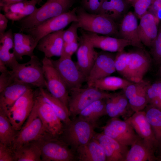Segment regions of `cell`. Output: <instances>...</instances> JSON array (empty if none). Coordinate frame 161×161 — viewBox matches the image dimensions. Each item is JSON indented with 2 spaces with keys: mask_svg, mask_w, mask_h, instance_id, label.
<instances>
[{
  "mask_svg": "<svg viewBox=\"0 0 161 161\" xmlns=\"http://www.w3.org/2000/svg\"><path fill=\"white\" fill-rule=\"evenodd\" d=\"M74 0H47L31 15L19 21L20 31L35 28L53 18L69 11Z\"/></svg>",
  "mask_w": 161,
  "mask_h": 161,
  "instance_id": "6da1fadb",
  "label": "cell"
},
{
  "mask_svg": "<svg viewBox=\"0 0 161 161\" xmlns=\"http://www.w3.org/2000/svg\"><path fill=\"white\" fill-rule=\"evenodd\" d=\"M76 14L79 28L83 30L117 38L119 24L102 15L92 13L84 9L77 8Z\"/></svg>",
  "mask_w": 161,
  "mask_h": 161,
  "instance_id": "7a4b0ae2",
  "label": "cell"
},
{
  "mask_svg": "<svg viewBox=\"0 0 161 161\" xmlns=\"http://www.w3.org/2000/svg\"><path fill=\"white\" fill-rule=\"evenodd\" d=\"M97 126L76 117L65 125L63 133L60 137L75 152L78 148L86 144L93 138Z\"/></svg>",
  "mask_w": 161,
  "mask_h": 161,
  "instance_id": "3957f363",
  "label": "cell"
},
{
  "mask_svg": "<svg viewBox=\"0 0 161 161\" xmlns=\"http://www.w3.org/2000/svg\"><path fill=\"white\" fill-rule=\"evenodd\" d=\"M69 93L68 109L71 119L77 117L82 110L94 102L105 100L112 94L95 87L88 86L85 88L72 89Z\"/></svg>",
  "mask_w": 161,
  "mask_h": 161,
  "instance_id": "277c9868",
  "label": "cell"
},
{
  "mask_svg": "<svg viewBox=\"0 0 161 161\" xmlns=\"http://www.w3.org/2000/svg\"><path fill=\"white\" fill-rule=\"evenodd\" d=\"M40 148L42 161H74L75 152L60 137L44 136L36 141Z\"/></svg>",
  "mask_w": 161,
  "mask_h": 161,
  "instance_id": "5b68a950",
  "label": "cell"
},
{
  "mask_svg": "<svg viewBox=\"0 0 161 161\" xmlns=\"http://www.w3.org/2000/svg\"><path fill=\"white\" fill-rule=\"evenodd\" d=\"M11 71L16 80L38 88H47L42 62L35 55L26 63H18Z\"/></svg>",
  "mask_w": 161,
  "mask_h": 161,
  "instance_id": "8992f818",
  "label": "cell"
},
{
  "mask_svg": "<svg viewBox=\"0 0 161 161\" xmlns=\"http://www.w3.org/2000/svg\"><path fill=\"white\" fill-rule=\"evenodd\" d=\"M35 105L42 121L45 136L60 137L63 133L65 125L39 93L38 89L35 91Z\"/></svg>",
  "mask_w": 161,
  "mask_h": 161,
  "instance_id": "52a82bcc",
  "label": "cell"
},
{
  "mask_svg": "<svg viewBox=\"0 0 161 161\" xmlns=\"http://www.w3.org/2000/svg\"><path fill=\"white\" fill-rule=\"evenodd\" d=\"M44 136L43 123L34 103L30 115L18 131L12 148L14 150L24 144L38 140Z\"/></svg>",
  "mask_w": 161,
  "mask_h": 161,
  "instance_id": "ba28073f",
  "label": "cell"
},
{
  "mask_svg": "<svg viewBox=\"0 0 161 161\" xmlns=\"http://www.w3.org/2000/svg\"><path fill=\"white\" fill-rule=\"evenodd\" d=\"M47 89L68 109L69 91L54 66L51 59L44 56L41 61Z\"/></svg>",
  "mask_w": 161,
  "mask_h": 161,
  "instance_id": "9c48e42d",
  "label": "cell"
},
{
  "mask_svg": "<svg viewBox=\"0 0 161 161\" xmlns=\"http://www.w3.org/2000/svg\"><path fill=\"white\" fill-rule=\"evenodd\" d=\"M51 60L69 92L81 87L86 81V77L72 61L71 57L61 56L58 60Z\"/></svg>",
  "mask_w": 161,
  "mask_h": 161,
  "instance_id": "30bf717a",
  "label": "cell"
},
{
  "mask_svg": "<svg viewBox=\"0 0 161 161\" xmlns=\"http://www.w3.org/2000/svg\"><path fill=\"white\" fill-rule=\"evenodd\" d=\"M77 9V7L75 8L68 12L50 19L35 28L24 29L21 32L31 35L38 42L44 36L63 30L70 23L78 21Z\"/></svg>",
  "mask_w": 161,
  "mask_h": 161,
  "instance_id": "8fae6325",
  "label": "cell"
},
{
  "mask_svg": "<svg viewBox=\"0 0 161 161\" xmlns=\"http://www.w3.org/2000/svg\"><path fill=\"white\" fill-rule=\"evenodd\" d=\"M35 91L27 90L15 102L6 113L13 128L20 130L31 113L35 102Z\"/></svg>",
  "mask_w": 161,
  "mask_h": 161,
  "instance_id": "7c38bea8",
  "label": "cell"
},
{
  "mask_svg": "<svg viewBox=\"0 0 161 161\" xmlns=\"http://www.w3.org/2000/svg\"><path fill=\"white\" fill-rule=\"evenodd\" d=\"M128 80L137 82L143 80L150 67L151 59L143 48L127 53L126 58Z\"/></svg>",
  "mask_w": 161,
  "mask_h": 161,
  "instance_id": "4fadbf2b",
  "label": "cell"
},
{
  "mask_svg": "<svg viewBox=\"0 0 161 161\" xmlns=\"http://www.w3.org/2000/svg\"><path fill=\"white\" fill-rule=\"evenodd\" d=\"M102 129L103 133L125 146L131 145L139 139L133 128L126 120L112 118Z\"/></svg>",
  "mask_w": 161,
  "mask_h": 161,
  "instance_id": "5bb4252c",
  "label": "cell"
},
{
  "mask_svg": "<svg viewBox=\"0 0 161 161\" xmlns=\"http://www.w3.org/2000/svg\"><path fill=\"white\" fill-rule=\"evenodd\" d=\"M116 55L107 51L98 52L95 61L86 78L87 86H91L95 81L110 76L116 71Z\"/></svg>",
  "mask_w": 161,
  "mask_h": 161,
  "instance_id": "9a60e30c",
  "label": "cell"
},
{
  "mask_svg": "<svg viewBox=\"0 0 161 161\" xmlns=\"http://www.w3.org/2000/svg\"><path fill=\"white\" fill-rule=\"evenodd\" d=\"M80 31L89 39L95 48L101 49L103 51L117 52L124 51L127 46H131L130 41L124 39L106 35L100 36L80 28Z\"/></svg>",
  "mask_w": 161,
  "mask_h": 161,
  "instance_id": "2e32d148",
  "label": "cell"
},
{
  "mask_svg": "<svg viewBox=\"0 0 161 161\" xmlns=\"http://www.w3.org/2000/svg\"><path fill=\"white\" fill-rule=\"evenodd\" d=\"M79 37L80 45L76 52V65L86 77L92 69L98 52L89 39L82 33Z\"/></svg>",
  "mask_w": 161,
  "mask_h": 161,
  "instance_id": "e0dca14e",
  "label": "cell"
},
{
  "mask_svg": "<svg viewBox=\"0 0 161 161\" xmlns=\"http://www.w3.org/2000/svg\"><path fill=\"white\" fill-rule=\"evenodd\" d=\"M135 132L143 139L144 143L153 150L158 143L151 127L148 121L145 112L142 111L135 112L126 120Z\"/></svg>",
  "mask_w": 161,
  "mask_h": 161,
  "instance_id": "ac0fdd59",
  "label": "cell"
},
{
  "mask_svg": "<svg viewBox=\"0 0 161 161\" xmlns=\"http://www.w3.org/2000/svg\"><path fill=\"white\" fill-rule=\"evenodd\" d=\"M137 18L134 13L128 12L119 24L117 38L124 39L130 42L131 46L143 48L138 33Z\"/></svg>",
  "mask_w": 161,
  "mask_h": 161,
  "instance_id": "d6986e66",
  "label": "cell"
},
{
  "mask_svg": "<svg viewBox=\"0 0 161 161\" xmlns=\"http://www.w3.org/2000/svg\"><path fill=\"white\" fill-rule=\"evenodd\" d=\"M102 147L107 161H125L128 151L123 145L103 133H96L94 137Z\"/></svg>",
  "mask_w": 161,
  "mask_h": 161,
  "instance_id": "ffe728a7",
  "label": "cell"
},
{
  "mask_svg": "<svg viewBox=\"0 0 161 161\" xmlns=\"http://www.w3.org/2000/svg\"><path fill=\"white\" fill-rule=\"evenodd\" d=\"M41 0H28L0 5L1 9L13 22L19 21L32 13L37 8L36 4Z\"/></svg>",
  "mask_w": 161,
  "mask_h": 161,
  "instance_id": "44dd1931",
  "label": "cell"
},
{
  "mask_svg": "<svg viewBox=\"0 0 161 161\" xmlns=\"http://www.w3.org/2000/svg\"><path fill=\"white\" fill-rule=\"evenodd\" d=\"M64 31L62 30L44 36L39 40L36 48L47 58L60 56L64 44Z\"/></svg>",
  "mask_w": 161,
  "mask_h": 161,
  "instance_id": "7402d4cb",
  "label": "cell"
},
{
  "mask_svg": "<svg viewBox=\"0 0 161 161\" xmlns=\"http://www.w3.org/2000/svg\"><path fill=\"white\" fill-rule=\"evenodd\" d=\"M32 86L16 80L0 92V109L6 113L18 99Z\"/></svg>",
  "mask_w": 161,
  "mask_h": 161,
  "instance_id": "603a6c76",
  "label": "cell"
},
{
  "mask_svg": "<svg viewBox=\"0 0 161 161\" xmlns=\"http://www.w3.org/2000/svg\"><path fill=\"white\" fill-rule=\"evenodd\" d=\"M138 26V33L143 44L151 47L158 33L159 20L148 11L140 18Z\"/></svg>",
  "mask_w": 161,
  "mask_h": 161,
  "instance_id": "cb8c5ba5",
  "label": "cell"
},
{
  "mask_svg": "<svg viewBox=\"0 0 161 161\" xmlns=\"http://www.w3.org/2000/svg\"><path fill=\"white\" fill-rule=\"evenodd\" d=\"M13 33L10 29L0 35V61L11 70L18 63L15 55Z\"/></svg>",
  "mask_w": 161,
  "mask_h": 161,
  "instance_id": "d4e9b609",
  "label": "cell"
},
{
  "mask_svg": "<svg viewBox=\"0 0 161 161\" xmlns=\"http://www.w3.org/2000/svg\"><path fill=\"white\" fill-rule=\"evenodd\" d=\"M129 3L126 0H104L97 14L106 16L119 24L128 12Z\"/></svg>",
  "mask_w": 161,
  "mask_h": 161,
  "instance_id": "484cf974",
  "label": "cell"
},
{
  "mask_svg": "<svg viewBox=\"0 0 161 161\" xmlns=\"http://www.w3.org/2000/svg\"><path fill=\"white\" fill-rule=\"evenodd\" d=\"M13 34L14 53L17 61L22 60L24 56L30 57L34 55L33 51L38 42L32 36L22 32L14 33Z\"/></svg>",
  "mask_w": 161,
  "mask_h": 161,
  "instance_id": "4316f807",
  "label": "cell"
},
{
  "mask_svg": "<svg viewBox=\"0 0 161 161\" xmlns=\"http://www.w3.org/2000/svg\"><path fill=\"white\" fill-rule=\"evenodd\" d=\"M77 160L79 161H106L103 150L98 141L94 137L86 144L75 151Z\"/></svg>",
  "mask_w": 161,
  "mask_h": 161,
  "instance_id": "83f0119b",
  "label": "cell"
},
{
  "mask_svg": "<svg viewBox=\"0 0 161 161\" xmlns=\"http://www.w3.org/2000/svg\"><path fill=\"white\" fill-rule=\"evenodd\" d=\"M105 100L106 114L112 118H117L123 114L129 104L124 93L112 94Z\"/></svg>",
  "mask_w": 161,
  "mask_h": 161,
  "instance_id": "f1b7e54d",
  "label": "cell"
},
{
  "mask_svg": "<svg viewBox=\"0 0 161 161\" xmlns=\"http://www.w3.org/2000/svg\"><path fill=\"white\" fill-rule=\"evenodd\" d=\"M107 114L105 99L96 100L88 106L79 114L78 117L97 126L100 118Z\"/></svg>",
  "mask_w": 161,
  "mask_h": 161,
  "instance_id": "f546056e",
  "label": "cell"
},
{
  "mask_svg": "<svg viewBox=\"0 0 161 161\" xmlns=\"http://www.w3.org/2000/svg\"><path fill=\"white\" fill-rule=\"evenodd\" d=\"M15 161H41V151L36 141L24 144L13 150Z\"/></svg>",
  "mask_w": 161,
  "mask_h": 161,
  "instance_id": "4dcf8cb0",
  "label": "cell"
},
{
  "mask_svg": "<svg viewBox=\"0 0 161 161\" xmlns=\"http://www.w3.org/2000/svg\"><path fill=\"white\" fill-rule=\"evenodd\" d=\"M39 93L51 106L65 125L71 121L68 108L59 99L52 95L45 88H38Z\"/></svg>",
  "mask_w": 161,
  "mask_h": 161,
  "instance_id": "1f68e13d",
  "label": "cell"
},
{
  "mask_svg": "<svg viewBox=\"0 0 161 161\" xmlns=\"http://www.w3.org/2000/svg\"><path fill=\"white\" fill-rule=\"evenodd\" d=\"M152 150L143 141L141 142L138 139L131 145L125 161H152L154 160Z\"/></svg>",
  "mask_w": 161,
  "mask_h": 161,
  "instance_id": "d6a6232c",
  "label": "cell"
},
{
  "mask_svg": "<svg viewBox=\"0 0 161 161\" xmlns=\"http://www.w3.org/2000/svg\"><path fill=\"white\" fill-rule=\"evenodd\" d=\"M132 82L125 78L110 75L95 81L91 86L103 91H114L123 89Z\"/></svg>",
  "mask_w": 161,
  "mask_h": 161,
  "instance_id": "836d02e7",
  "label": "cell"
},
{
  "mask_svg": "<svg viewBox=\"0 0 161 161\" xmlns=\"http://www.w3.org/2000/svg\"><path fill=\"white\" fill-rule=\"evenodd\" d=\"M18 131L13 128L6 113L0 109V143L12 147Z\"/></svg>",
  "mask_w": 161,
  "mask_h": 161,
  "instance_id": "e575fe53",
  "label": "cell"
},
{
  "mask_svg": "<svg viewBox=\"0 0 161 161\" xmlns=\"http://www.w3.org/2000/svg\"><path fill=\"white\" fill-rule=\"evenodd\" d=\"M145 114L157 140L158 143L161 142V109L151 105Z\"/></svg>",
  "mask_w": 161,
  "mask_h": 161,
  "instance_id": "d590c367",
  "label": "cell"
},
{
  "mask_svg": "<svg viewBox=\"0 0 161 161\" xmlns=\"http://www.w3.org/2000/svg\"><path fill=\"white\" fill-rule=\"evenodd\" d=\"M147 88L128 100L130 106L134 112L142 111L148 103L146 91Z\"/></svg>",
  "mask_w": 161,
  "mask_h": 161,
  "instance_id": "8d00e7d4",
  "label": "cell"
},
{
  "mask_svg": "<svg viewBox=\"0 0 161 161\" xmlns=\"http://www.w3.org/2000/svg\"><path fill=\"white\" fill-rule=\"evenodd\" d=\"M127 53L124 51L117 52L116 55L114 64L116 71L128 80L126 62Z\"/></svg>",
  "mask_w": 161,
  "mask_h": 161,
  "instance_id": "74e56055",
  "label": "cell"
},
{
  "mask_svg": "<svg viewBox=\"0 0 161 161\" xmlns=\"http://www.w3.org/2000/svg\"><path fill=\"white\" fill-rule=\"evenodd\" d=\"M149 83L143 80L138 82H132L123 89L124 93L128 100L137 93L146 88Z\"/></svg>",
  "mask_w": 161,
  "mask_h": 161,
  "instance_id": "f35d334b",
  "label": "cell"
},
{
  "mask_svg": "<svg viewBox=\"0 0 161 161\" xmlns=\"http://www.w3.org/2000/svg\"><path fill=\"white\" fill-rule=\"evenodd\" d=\"M79 28L78 21H74L69 27L64 30L63 38L64 43H70L75 41H79V37L78 34V30Z\"/></svg>",
  "mask_w": 161,
  "mask_h": 161,
  "instance_id": "ab89813d",
  "label": "cell"
},
{
  "mask_svg": "<svg viewBox=\"0 0 161 161\" xmlns=\"http://www.w3.org/2000/svg\"><path fill=\"white\" fill-rule=\"evenodd\" d=\"M153 0H134L132 4L134 9V14L140 19L146 13L151 6Z\"/></svg>",
  "mask_w": 161,
  "mask_h": 161,
  "instance_id": "60d3db41",
  "label": "cell"
},
{
  "mask_svg": "<svg viewBox=\"0 0 161 161\" xmlns=\"http://www.w3.org/2000/svg\"><path fill=\"white\" fill-rule=\"evenodd\" d=\"M151 48V54L155 61L158 63H161V22L158 27L157 36Z\"/></svg>",
  "mask_w": 161,
  "mask_h": 161,
  "instance_id": "b9f144b4",
  "label": "cell"
},
{
  "mask_svg": "<svg viewBox=\"0 0 161 161\" xmlns=\"http://www.w3.org/2000/svg\"><path fill=\"white\" fill-rule=\"evenodd\" d=\"M15 80L11 70L9 71L8 69L1 72L0 75V92Z\"/></svg>",
  "mask_w": 161,
  "mask_h": 161,
  "instance_id": "7bdbcfd3",
  "label": "cell"
},
{
  "mask_svg": "<svg viewBox=\"0 0 161 161\" xmlns=\"http://www.w3.org/2000/svg\"><path fill=\"white\" fill-rule=\"evenodd\" d=\"M0 161H15L14 151L12 147L0 143Z\"/></svg>",
  "mask_w": 161,
  "mask_h": 161,
  "instance_id": "ee69618b",
  "label": "cell"
},
{
  "mask_svg": "<svg viewBox=\"0 0 161 161\" xmlns=\"http://www.w3.org/2000/svg\"><path fill=\"white\" fill-rule=\"evenodd\" d=\"M104 0H83L85 10L89 13L97 14Z\"/></svg>",
  "mask_w": 161,
  "mask_h": 161,
  "instance_id": "f6af8a7d",
  "label": "cell"
},
{
  "mask_svg": "<svg viewBox=\"0 0 161 161\" xmlns=\"http://www.w3.org/2000/svg\"><path fill=\"white\" fill-rule=\"evenodd\" d=\"M148 11L159 20L161 19V0H153Z\"/></svg>",
  "mask_w": 161,
  "mask_h": 161,
  "instance_id": "bcb514c9",
  "label": "cell"
},
{
  "mask_svg": "<svg viewBox=\"0 0 161 161\" xmlns=\"http://www.w3.org/2000/svg\"><path fill=\"white\" fill-rule=\"evenodd\" d=\"M8 19L4 15L0 13V35L4 33L7 27Z\"/></svg>",
  "mask_w": 161,
  "mask_h": 161,
  "instance_id": "7dc6e473",
  "label": "cell"
},
{
  "mask_svg": "<svg viewBox=\"0 0 161 161\" xmlns=\"http://www.w3.org/2000/svg\"><path fill=\"white\" fill-rule=\"evenodd\" d=\"M151 86L158 98L161 101V82L155 83Z\"/></svg>",
  "mask_w": 161,
  "mask_h": 161,
  "instance_id": "c3c4849f",
  "label": "cell"
},
{
  "mask_svg": "<svg viewBox=\"0 0 161 161\" xmlns=\"http://www.w3.org/2000/svg\"><path fill=\"white\" fill-rule=\"evenodd\" d=\"M28 0H0V5L9 4Z\"/></svg>",
  "mask_w": 161,
  "mask_h": 161,
  "instance_id": "681fc988",
  "label": "cell"
},
{
  "mask_svg": "<svg viewBox=\"0 0 161 161\" xmlns=\"http://www.w3.org/2000/svg\"><path fill=\"white\" fill-rule=\"evenodd\" d=\"M127 1L129 2V3H132L134 1V0H126Z\"/></svg>",
  "mask_w": 161,
  "mask_h": 161,
  "instance_id": "f907efd6",
  "label": "cell"
},
{
  "mask_svg": "<svg viewBox=\"0 0 161 161\" xmlns=\"http://www.w3.org/2000/svg\"><path fill=\"white\" fill-rule=\"evenodd\" d=\"M160 74L161 75V67L160 68Z\"/></svg>",
  "mask_w": 161,
  "mask_h": 161,
  "instance_id": "816d5d0a",
  "label": "cell"
},
{
  "mask_svg": "<svg viewBox=\"0 0 161 161\" xmlns=\"http://www.w3.org/2000/svg\"><path fill=\"white\" fill-rule=\"evenodd\" d=\"M41 0L42 1V0Z\"/></svg>",
  "mask_w": 161,
  "mask_h": 161,
  "instance_id": "f5cc1de1",
  "label": "cell"
}]
</instances>
